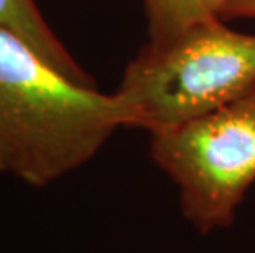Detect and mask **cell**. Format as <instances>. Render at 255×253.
I'll return each mask as SVG.
<instances>
[{"label": "cell", "instance_id": "obj_1", "mask_svg": "<svg viewBox=\"0 0 255 253\" xmlns=\"http://www.w3.org/2000/svg\"><path fill=\"white\" fill-rule=\"evenodd\" d=\"M130 122L116 92L66 78L0 28V174L46 187L89 163Z\"/></svg>", "mask_w": 255, "mask_h": 253}, {"label": "cell", "instance_id": "obj_2", "mask_svg": "<svg viewBox=\"0 0 255 253\" xmlns=\"http://www.w3.org/2000/svg\"><path fill=\"white\" fill-rule=\"evenodd\" d=\"M255 90V35L214 17L163 46L146 43L127 64L116 94L130 127L158 133Z\"/></svg>", "mask_w": 255, "mask_h": 253}, {"label": "cell", "instance_id": "obj_3", "mask_svg": "<svg viewBox=\"0 0 255 253\" xmlns=\"http://www.w3.org/2000/svg\"><path fill=\"white\" fill-rule=\"evenodd\" d=\"M150 156L176 184L184 219L199 234L231 227L255 182V90L151 133Z\"/></svg>", "mask_w": 255, "mask_h": 253}, {"label": "cell", "instance_id": "obj_4", "mask_svg": "<svg viewBox=\"0 0 255 253\" xmlns=\"http://www.w3.org/2000/svg\"><path fill=\"white\" fill-rule=\"evenodd\" d=\"M0 28L20 36L66 78L97 87L96 79L76 61L50 28L35 0H0Z\"/></svg>", "mask_w": 255, "mask_h": 253}, {"label": "cell", "instance_id": "obj_5", "mask_svg": "<svg viewBox=\"0 0 255 253\" xmlns=\"http://www.w3.org/2000/svg\"><path fill=\"white\" fill-rule=\"evenodd\" d=\"M224 0H143L150 45L175 41L193 25L219 17Z\"/></svg>", "mask_w": 255, "mask_h": 253}, {"label": "cell", "instance_id": "obj_6", "mask_svg": "<svg viewBox=\"0 0 255 253\" xmlns=\"http://www.w3.org/2000/svg\"><path fill=\"white\" fill-rule=\"evenodd\" d=\"M219 17L222 20L255 18V0H224Z\"/></svg>", "mask_w": 255, "mask_h": 253}]
</instances>
